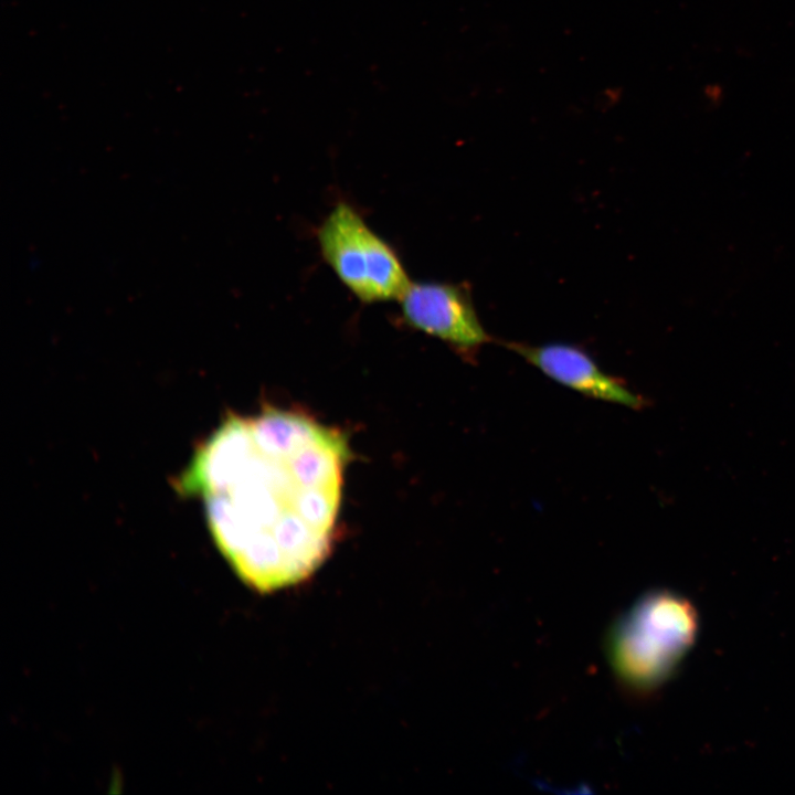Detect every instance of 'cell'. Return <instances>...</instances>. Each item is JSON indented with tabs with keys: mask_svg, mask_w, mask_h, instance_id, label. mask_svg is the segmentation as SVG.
Masks as SVG:
<instances>
[{
	"mask_svg": "<svg viewBox=\"0 0 795 795\" xmlns=\"http://www.w3.org/2000/svg\"><path fill=\"white\" fill-rule=\"evenodd\" d=\"M697 633L698 615L689 601L670 591L648 592L610 628L608 661L627 689L649 692L676 670Z\"/></svg>",
	"mask_w": 795,
	"mask_h": 795,
	"instance_id": "obj_2",
	"label": "cell"
},
{
	"mask_svg": "<svg viewBox=\"0 0 795 795\" xmlns=\"http://www.w3.org/2000/svg\"><path fill=\"white\" fill-rule=\"evenodd\" d=\"M325 263L361 303L396 300L411 279L396 252L348 201H338L316 230Z\"/></svg>",
	"mask_w": 795,
	"mask_h": 795,
	"instance_id": "obj_3",
	"label": "cell"
},
{
	"mask_svg": "<svg viewBox=\"0 0 795 795\" xmlns=\"http://www.w3.org/2000/svg\"><path fill=\"white\" fill-rule=\"evenodd\" d=\"M350 458L342 432L268 407L226 416L177 486L203 499L212 537L240 577L269 592L326 559Z\"/></svg>",
	"mask_w": 795,
	"mask_h": 795,
	"instance_id": "obj_1",
	"label": "cell"
},
{
	"mask_svg": "<svg viewBox=\"0 0 795 795\" xmlns=\"http://www.w3.org/2000/svg\"><path fill=\"white\" fill-rule=\"evenodd\" d=\"M505 347L519 354L550 379L584 396L639 410L646 399L634 392L625 381L600 368L583 348L566 342L528 344L505 341Z\"/></svg>",
	"mask_w": 795,
	"mask_h": 795,
	"instance_id": "obj_5",
	"label": "cell"
},
{
	"mask_svg": "<svg viewBox=\"0 0 795 795\" xmlns=\"http://www.w3.org/2000/svg\"><path fill=\"white\" fill-rule=\"evenodd\" d=\"M398 301L409 327L442 340L467 360L475 361L480 349L492 341L467 283L411 280Z\"/></svg>",
	"mask_w": 795,
	"mask_h": 795,
	"instance_id": "obj_4",
	"label": "cell"
}]
</instances>
